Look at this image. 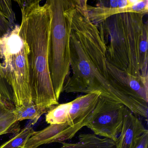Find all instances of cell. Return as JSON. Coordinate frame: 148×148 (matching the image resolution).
I'll list each match as a JSON object with an SVG mask.
<instances>
[{
	"instance_id": "6da1fadb",
	"label": "cell",
	"mask_w": 148,
	"mask_h": 148,
	"mask_svg": "<svg viewBox=\"0 0 148 148\" xmlns=\"http://www.w3.org/2000/svg\"><path fill=\"white\" fill-rule=\"evenodd\" d=\"M74 2L70 42L72 74L66 78L63 91L85 94L99 92L101 97L121 103L132 111V104L109 74L101 25L89 19L87 1Z\"/></svg>"
},
{
	"instance_id": "7a4b0ae2",
	"label": "cell",
	"mask_w": 148,
	"mask_h": 148,
	"mask_svg": "<svg viewBox=\"0 0 148 148\" xmlns=\"http://www.w3.org/2000/svg\"><path fill=\"white\" fill-rule=\"evenodd\" d=\"M21 10L19 35L29 49L30 78L34 104L49 110L59 104L53 90L49 66L51 16L46 2L16 0Z\"/></svg>"
},
{
	"instance_id": "3957f363",
	"label": "cell",
	"mask_w": 148,
	"mask_h": 148,
	"mask_svg": "<svg viewBox=\"0 0 148 148\" xmlns=\"http://www.w3.org/2000/svg\"><path fill=\"white\" fill-rule=\"evenodd\" d=\"M145 15L119 14L100 25L106 47V61L148 82V25L144 21Z\"/></svg>"
},
{
	"instance_id": "277c9868",
	"label": "cell",
	"mask_w": 148,
	"mask_h": 148,
	"mask_svg": "<svg viewBox=\"0 0 148 148\" xmlns=\"http://www.w3.org/2000/svg\"><path fill=\"white\" fill-rule=\"evenodd\" d=\"M100 96L99 92L81 95L71 102L59 104L47 112L45 121L50 125L34 132L31 138L34 147L71 139L86 126Z\"/></svg>"
},
{
	"instance_id": "5b68a950",
	"label": "cell",
	"mask_w": 148,
	"mask_h": 148,
	"mask_svg": "<svg viewBox=\"0 0 148 148\" xmlns=\"http://www.w3.org/2000/svg\"><path fill=\"white\" fill-rule=\"evenodd\" d=\"M51 21L49 66L55 96L58 100L70 71V36L74 0H47Z\"/></svg>"
},
{
	"instance_id": "8992f818",
	"label": "cell",
	"mask_w": 148,
	"mask_h": 148,
	"mask_svg": "<svg viewBox=\"0 0 148 148\" xmlns=\"http://www.w3.org/2000/svg\"><path fill=\"white\" fill-rule=\"evenodd\" d=\"M19 25L0 36V60L4 78L12 88L15 107L34 104L30 78L29 49L19 35Z\"/></svg>"
},
{
	"instance_id": "52a82bcc",
	"label": "cell",
	"mask_w": 148,
	"mask_h": 148,
	"mask_svg": "<svg viewBox=\"0 0 148 148\" xmlns=\"http://www.w3.org/2000/svg\"><path fill=\"white\" fill-rule=\"evenodd\" d=\"M125 107L121 103L100 96L86 126L96 136L116 142L122 129Z\"/></svg>"
},
{
	"instance_id": "ba28073f",
	"label": "cell",
	"mask_w": 148,
	"mask_h": 148,
	"mask_svg": "<svg viewBox=\"0 0 148 148\" xmlns=\"http://www.w3.org/2000/svg\"><path fill=\"white\" fill-rule=\"evenodd\" d=\"M147 131L136 115L125 107L122 129L116 142V148H134L138 138Z\"/></svg>"
},
{
	"instance_id": "9c48e42d",
	"label": "cell",
	"mask_w": 148,
	"mask_h": 148,
	"mask_svg": "<svg viewBox=\"0 0 148 148\" xmlns=\"http://www.w3.org/2000/svg\"><path fill=\"white\" fill-rule=\"evenodd\" d=\"M87 11L89 19L93 24L98 25L108 18L116 14L132 12L147 14L148 12V0L137 1L134 5L127 7H112L87 5Z\"/></svg>"
},
{
	"instance_id": "30bf717a",
	"label": "cell",
	"mask_w": 148,
	"mask_h": 148,
	"mask_svg": "<svg viewBox=\"0 0 148 148\" xmlns=\"http://www.w3.org/2000/svg\"><path fill=\"white\" fill-rule=\"evenodd\" d=\"M61 143L63 145L59 148H116V142L94 134H81L77 143Z\"/></svg>"
},
{
	"instance_id": "8fae6325",
	"label": "cell",
	"mask_w": 148,
	"mask_h": 148,
	"mask_svg": "<svg viewBox=\"0 0 148 148\" xmlns=\"http://www.w3.org/2000/svg\"><path fill=\"white\" fill-rule=\"evenodd\" d=\"M37 121L30 120L28 124L21 129L14 137L0 145V148H24L27 141L35 131L34 126Z\"/></svg>"
},
{
	"instance_id": "7c38bea8",
	"label": "cell",
	"mask_w": 148,
	"mask_h": 148,
	"mask_svg": "<svg viewBox=\"0 0 148 148\" xmlns=\"http://www.w3.org/2000/svg\"><path fill=\"white\" fill-rule=\"evenodd\" d=\"M47 111V110L32 104L21 107H15L13 110L12 112L16 122L27 119L38 122L41 116Z\"/></svg>"
},
{
	"instance_id": "4fadbf2b",
	"label": "cell",
	"mask_w": 148,
	"mask_h": 148,
	"mask_svg": "<svg viewBox=\"0 0 148 148\" xmlns=\"http://www.w3.org/2000/svg\"><path fill=\"white\" fill-rule=\"evenodd\" d=\"M12 110L0 115V136L14 133L15 134L20 131V128L15 120Z\"/></svg>"
},
{
	"instance_id": "5bb4252c",
	"label": "cell",
	"mask_w": 148,
	"mask_h": 148,
	"mask_svg": "<svg viewBox=\"0 0 148 148\" xmlns=\"http://www.w3.org/2000/svg\"><path fill=\"white\" fill-rule=\"evenodd\" d=\"M0 11L2 12L14 29L16 25V19L15 13L13 10L12 1L0 0Z\"/></svg>"
},
{
	"instance_id": "9a60e30c",
	"label": "cell",
	"mask_w": 148,
	"mask_h": 148,
	"mask_svg": "<svg viewBox=\"0 0 148 148\" xmlns=\"http://www.w3.org/2000/svg\"><path fill=\"white\" fill-rule=\"evenodd\" d=\"M0 95L8 102L14 104L13 97L12 88L8 85L4 78L0 60Z\"/></svg>"
},
{
	"instance_id": "2e32d148",
	"label": "cell",
	"mask_w": 148,
	"mask_h": 148,
	"mask_svg": "<svg viewBox=\"0 0 148 148\" xmlns=\"http://www.w3.org/2000/svg\"><path fill=\"white\" fill-rule=\"evenodd\" d=\"M13 28L2 12L0 11V36H5L10 33Z\"/></svg>"
},
{
	"instance_id": "e0dca14e",
	"label": "cell",
	"mask_w": 148,
	"mask_h": 148,
	"mask_svg": "<svg viewBox=\"0 0 148 148\" xmlns=\"http://www.w3.org/2000/svg\"><path fill=\"white\" fill-rule=\"evenodd\" d=\"M148 131L141 135L137 141L134 148H148Z\"/></svg>"
},
{
	"instance_id": "ac0fdd59",
	"label": "cell",
	"mask_w": 148,
	"mask_h": 148,
	"mask_svg": "<svg viewBox=\"0 0 148 148\" xmlns=\"http://www.w3.org/2000/svg\"></svg>"
}]
</instances>
